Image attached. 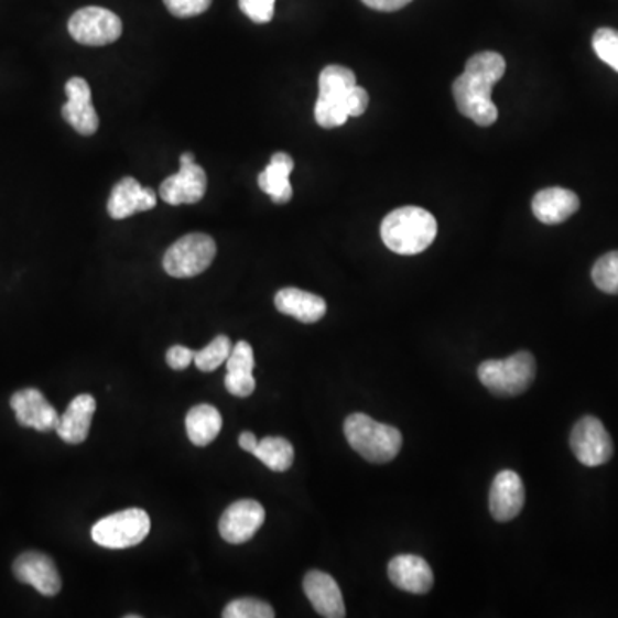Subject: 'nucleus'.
Wrapping results in <instances>:
<instances>
[{"mask_svg": "<svg viewBox=\"0 0 618 618\" xmlns=\"http://www.w3.org/2000/svg\"><path fill=\"white\" fill-rule=\"evenodd\" d=\"M206 193L205 169L196 162L181 164L180 172L160 184V198L169 205H195Z\"/></svg>", "mask_w": 618, "mask_h": 618, "instance_id": "nucleus-14", "label": "nucleus"}, {"mask_svg": "<svg viewBox=\"0 0 618 618\" xmlns=\"http://www.w3.org/2000/svg\"><path fill=\"white\" fill-rule=\"evenodd\" d=\"M12 572L20 583L30 584L43 596H55L63 587L57 567L51 556L40 552H26L18 556Z\"/></svg>", "mask_w": 618, "mask_h": 618, "instance_id": "nucleus-12", "label": "nucleus"}, {"mask_svg": "<svg viewBox=\"0 0 618 618\" xmlns=\"http://www.w3.org/2000/svg\"><path fill=\"white\" fill-rule=\"evenodd\" d=\"M409 2H412V0H362V4L381 12L399 11V9L405 8Z\"/></svg>", "mask_w": 618, "mask_h": 618, "instance_id": "nucleus-34", "label": "nucleus"}, {"mask_svg": "<svg viewBox=\"0 0 618 618\" xmlns=\"http://www.w3.org/2000/svg\"><path fill=\"white\" fill-rule=\"evenodd\" d=\"M393 586L412 595H426L435 583L429 562L418 555H397L389 564Z\"/></svg>", "mask_w": 618, "mask_h": 618, "instance_id": "nucleus-17", "label": "nucleus"}, {"mask_svg": "<svg viewBox=\"0 0 618 618\" xmlns=\"http://www.w3.org/2000/svg\"><path fill=\"white\" fill-rule=\"evenodd\" d=\"M67 104L63 117L83 137H91L98 129V113L91 106V90L83 78H71L66 85Z\"/></svg>", "mask_w": 618, "mask_h": 618, "instance_id": "nucleus-15", "label": "nucleus"}, {"mask_svg": "<svg viewBox=\"0 0 618 618\" xmlns=\"http://www.w3.org/2000/svg\"><path fill=\"white\" fill-rule=\"evenodd\" d=\"M525 494L521 476L516 470H500L491 483L490 512L498 522L518 518L524 507Z\"/></svg>", "mask_w": 618, "mask_h": 618, "instance_id": "nucleus-13", "label": "nucleus"}, {"mask_svg": "<svg viewBox=\"0 0 618 618\" xmlns=\"http://www.w3.org/2000/svg\"><path fill=\"white\" fill-rule=\"evenodd\" d=\"M506 75V58L497 52H479L466 63L463 75L452 85L455 106L464 117L481 128L495 124L498 109L491 90Z\"/></svg>", "mask_w": 618, "mask_h": 618, "instance_id": "nucleus-1", "label": "nucleus"}, {"mask_svg": "<svg viewBox=\"0 0 618 618\" xmlns=\"http://www.w3.org/2000/svg\"><path fill=\"white\" fill-rule=\"evenodd\" d=\"M167 362L172 370H186L191 362H195V350L184 346H174L169 349Z\"/></svg>", "mask_w": 618, "mask_h": 618, "instance_id": "nucleus-33", "label": "nucleus"}, {"mask_svg": "<svg viewBox=\"0 0 618 618\" xmlns=\"http://www.w3.org/2000/svg\"><path fill=\"white\" fill-rule=\"evenodd\" d=\"M479 381L494 395L516 397L524 393L536 378V361L528 350L507 359H490L479 365Z\"/></svg>", "mask_w": 618, "mask_h": 618, "instance_id": "nucleus-4", "label": "nucleus"}, {"mask_svg": "<svg viewBox=\"0 0 618 618\" xmlns=\"http://www.w3.org/2000/svg\"><path fill=\"white\" fill-rule=\"evenodd\" d=\"M224 618H273L275 611L269 603L257 598L234 599L227 605L223 614Z\"/></svg>", "mask_w": 618, "mask_h": 618, "instance_id": "nucleus-28", "label": "nucleus"}, {"mask_svg": "<svg viewBox=\"0 0 618 618\" xmlns=\"http://www.w3.org/2000/svg\"><path fill=\"white\" fill-rule=\"evenodd\" d=\"M239 8L254 23H270L275 12V0H239Z\"/></svg>", "mask_w": 618, "mask_h": 618, "instance_id": "nucleus-30", "label": "nucleus"}, {"mask_svg": "<svg viewBox=\"0 0 618 618\" xmlns=\"http://www.w3.org/2000/svg\"><path fill=\"white\" fill-rule=\"evenodd\" d=\"M257 445L258 438L257 436H254V433L245 432L241 433V436H239V447H241L242 451L249 452V454H253Z\"/></svg>", "mask_w": 618, "mask_h": 618, "instance_id": "nucleus-35", "label": "nucleus"}, {"mask_svg": "<svg viewBox=\"0 0 618 618\" xmlns=\"http://www.w3.org/2000/svg\"><path fill=\"white\" fill-rule=\"evenodd\" d=\"M592 275L599 291L618 294V251L603 254L593 267Z\"/></svg>", "mask_w": 618, "mask_h": 618, "instance_id": "nucleus-27", "label": "nucleus"}, {"mask_svg": "<svg viewBox=\"0 0 618 618\" xmlns=\"http://www.w3.org/2000/svg\"><path fill=\"white\" fill-rule=\"evenodd\" d=\"M227 392L236 397H249L257 389V380H254V353L251 344L246 340H239L230 350L229 359L226 362Z\"/></svg>", "mask_w": 618, "mask_h": 618, "instance_id": "nucleus-21", "label": "nucleus"}, {"mask_svg": "<svg viewBox=\"0 0 618 618\" xmlns=\"http://www.w3.org/2000/svg\"><path fill=\"white\" fill-rule=\"evenodd\" d=\"M217 254V245L206 234H187L175 241L164 257L165 272L175 279L199 275L210 267Z\"/></svg>", "mask_w": 618, "mask_h": 618, "instance_id": "nucleus-7", "label": "nucleus"}, {"mask_svg": "<svg viewBox=\"0 0 618 618\" xmlns=\"http://www.w3.org/2000/svg\"><path fill=\"white\" fill-rule=\"evenodd\" d=\"M155 191L143 187L137 180L124 177L113 186L110 193L107 210L113 220L132 217L138 212H149L155 208Z\"/></svg>", "mask_w": 618, "mask_h": 618, "instance_id": "nucleus-16", "label": "nucleus"}, {"mask_svg": "<svg viewBox=\"0 0 618 618\" xmlns=\"http://www.w3.org/2000/svg\"><path fill=\"white\" fill-rule=\"evenodd\" d=\"M253 455L275 473H285L294 463V447L282 436H267L260 440Z\"/></svg>", "mask_w": 618, "mask_h": 618, "instance_id": "nucleus-25", "label": "nucleus"}, {"mask_svg": "<svg viewBox=\"0 0 618 618\" xmlns=\"http://www.w3.org/2000/svg\"><path fill=\"white\" fill-rule=\"evenodd\" d=\"M69 33L76 42L88 47H104L122 35V21L109 9L83 8L69 20Z\"/></svg>", "mask_w": 618, "mask_h": 618, "instance_id": "nucleus-8", "label": "nucleus"}, {"mask_svg": "<svg viewBox=\"0 0 618 618\" xmlns=\"http://www.w3.org/2000/svg\"><path fill=\"white\" fill-rule=\"evenodd\" d=\"M294 169V160L289 153H273L270 164L258 175V186L272 198L277 205H284L292 199V186L289 175Z\"/></svg>", "mask_w": 618, "mask_h": 618, "instance_id": "nucleus-23", "label": "nucleus"}, {"mask_svg": "<svg viewBox=\"0 0 618 618\" xmlns=\"http://www.w3.org/2000/svg\"><path fill=\"white\" fill-rule=\"evenodd\" d=\"M344 433L353 451L358 452L368 463H390L401 452V432L390 424L371 420L362 412H356L347 418Z\"/></svg>", "mask_w": 618, "mask_h": 618, "instance_id": "nucleus-3", "label": "nucleus"}, {"mask_svg": "<svg viewBox=\"0 0 618 618\" xmlns=\"http://www.w3.org/2000/svg\"><path fill=\"white\" fill-rule=\"evenodd\" d=\"M579 198L576 193L565 187H549L533 198V214L540 223L556 226L571 218L579 210Z\"/></svg>", "mask_w": 618, "mask_h": 618, "instance_id": "nucleus-20", "label": "nucleus"}, {"mask_svg": "<svg viewBox=\"0 0 618 618\" xmlns=\"http://www.w3.org/2000/svg\"><path fill=\"white\" fill-rule=\"evenodd\" d=\"M303 587L307 599L318 615L327 618L346 617L343 592L330 574L322 571L307 572Z\"/></svg>", "mask_w": 618, "mask_h": 618, "instance_id": "nucleus-18", "label": "nucleus"}, {"mask_svg": "<svg viewBox=\"0 0 618 618\" xmlns=\"http://www.w3.org/2000/svg\"><path fill=\"white\" fill-rule=\"evenodd\" d=\"M95 411H97V401H95L94 395L82 393V395L75 397L58 420L55 432L66 444H83L90 433Z\"/></svg>", "mask_w": 618, "mask_h": 618, "instance_id": "nucleus-19", "label": "nucleus"}, {"mask_svg": "<svg viewBox=\"0 0 618 618\" xmlns=\"http://www.w3.org/2000/svg\"><path fill=\"white\" fill-rule=\"evenodd\" d=\"M370 106V97H368V91L361 86L356 85L353 90H350L349 97H347V112L349 117H359L366 112Z\"/></svg>", "mask_w": 618, "mask_h": 618, "instance_id": "nucleus-32", "label": "nucleus"}, {"mask_svg": "<svg viewBox=\"0 0 618 618\" xmlns=\"http://www.w3.org/2000/svg\"><path fill=\"white\" fill-rule=\"evenodd\" d=\"M263 522L264 509L260 502L239 500L223 513L218 522V531L227 543L242 544L258 533Z\"/></svg>", "mask_w": 618, "mask_h": 618, "instance_id": "nucleus-10", "label": "nucleus"}, {"mask_svg": "<svg viewBox=\"0 0 618 618\" xmlns=\"http://www.w3.org/2000/svg\"><path fill=\"white\" fill-rule=\"evenodd\" d=\"M11 408L21 426L36 432H55L61 420L54 405L36 389H24L14 393L11 397Z\"/></svg>", "mask_w": 618, "mask_h": 618, "instance_id": "nucleus-11", "label": "nucleus"}, {"mask_svg": "<svg viewBox=\"0 0 618 618\" xmlns=\"http://www.w3.org/2000/svg\"><path fill=\"white\" fill-rule=\"evenodd\" d=\"M230 350H232L230 338L226 335H218L205 349L195 353L196 368L205 373L217 370L218 366L226 365Z\"/></svg>", "mask_w": 618, "mask_h": 618, "instance_id": "nucleus-26", "label": "nucleus"}, {"mask_svg": "<svg viewBox=\"0 0 618 618\" xmlns=\"http://www.w3.org/2000/svg\"><path fill=\"white\" fill-rule=\"evenodd\" d=\"M381 241L393 253L420 254L435 241L438 226L435 217L420 206H402L390 212L381 223Z\"/></svg>", "mask_w": 618, "mask_h": 618, "instance_id": "nucleus-2", "label": "nucleus"}, {"mask_svg": "<svg viewBox=\"0 0 618 618\" xmlns=\"http://www.w3.org/2000/svg\"><path fill=\"white\" fill-rule=\"evenodd\" d=\"M571 448L577 460L587 467L603 466L614 455L610 433L595 416H584L577 421L571 433Z\"/></svg>", "mask_w": 618, "mask_h": 618, "instance_id": "nucleus-9", "label": "nucleus"}, {"mask_svg": "<svg viewBox=\"0 0 618 618\" xmlns=\"http://www.w3.org/2000/svg\"><path fill=\"white\" fill-rule=\"evenodd\" d=\"M165 8L175 18H195L208 11L212 0H164Z\"/></svg>", "mask_w": 618, "mask_h": 618, "instance_id": "nucleus-31", "label": "nucleus"}, {"mask_svg": "<svg viewBox=\"0 0 618 618\" xmlns=\"http://www.w3.org/2000/svg\"><path fill=\"white\" fill-rule=\"evenodd\" d=\"M593 48L603 63L618 73V32L611 28H599L593 36Z\"/></svg>", "mask_w": 618, "mask_h": 618, "instance_id": "nucleus-29", "label": "nucleus"}, {"mask_svg": "<svg viewBox=\"0 0 618 618\" xmlns=\"http://www.w3.org/2000/svg\"><path fill=\"white\" fill-rule=\"evenodd\" d=\"M319 94L315 106V119L322 128L344 126L349 119L347 97L355 88L356 76L349 67L327 66L319 75Z\"/></svg>", "mask_w": 618, "mask_h": 618, "instance_id": "nucleus-5", "label": "nucleus"}, {"mask_svg": "<svg viewBox=\"0 0 618 618\" xmlns=\"http://www.w3.org/2000/svg\"><path fill=\"white\" fill-rule=\"evenodd\" d=\"M275 306L279 312L301 323L319 322L327 313V303L323 297L294 288L277 292Z\"/></svg>", "mask_w": 618, "mask_h": 618, "instance_id": "nucleus-22", "label": "nucleus"}, {"mask_svg": "<svg viewBox=\"0 0 618 618\" xmlns=\"http://www.w3.org/2000/svg\"><path fill=\"white\" fill-rule=\"evenodd\" d=\"M220 430H223V416L214 405L199 404L187 412L186 432L196 447L210 445Z\"/></svg>", "mask_w": 618, "mask_h": 618, "instance_id": "nucleus-24", "label": "nucleus"}, {"mask_svg": "<svg viewBox=\"0 0 618 618\" xmlns=\"http://www.w3.org/2000/svg\"><path fill=\"white\" fill-rule=\"evenodd\" d=\"M191 162H196L193 153H184V155L181 156V164H191Z\"/></svg>", "mask_w": 618, "mask_h": 618, "instance_id": "nucleus-36", "label": "nucleus"}, {"mask_svg": "<svg viewBox=\"0 0 618 618\" xmlns=\"http://www.w3.org/2000/svg\"><path fill=\"white\" fill-rule=\"evenodd\" d=\"M152 521L143 509H126L100 519L91 528V538L104 549L124 550L149 536Z\"/></svg>", "mask_w": 618, "mask_h": 618, "instance_id": "nucleus-6", "label": "nucleus"}]
</instances>
